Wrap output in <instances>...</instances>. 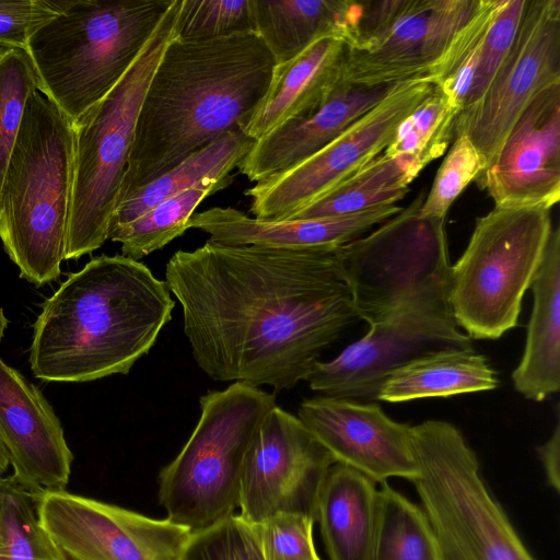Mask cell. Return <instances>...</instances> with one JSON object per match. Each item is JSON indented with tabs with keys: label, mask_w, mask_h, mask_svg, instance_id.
Wrapping results in <instances>:
<instances>
[{
	"label": "cell",
	"mask_w": 560,
	"mask_h": 560,
	"mask_svg": "<svg viewBox=\"0 0 560 560\" xmlns=\"http://www.w3.org/2000/svg\"><path fill=\"white\" fill-rule=\"evenodd\" d=\"M338 248L177 250L165 282L197 365L213 381L277 392L306 381L322 352L360 320Z\"/></svg>",
	"instance_id": "cell-1"
},
{
	"label": "cell",
	"mask_w": 560,
	"mask_h": 560,
	"mask_svg": "<svg viewBox=\"0 0 560 560\" xmlns=\"http://www.w3.org/2000/svg\"><path fill=\"white\" fill-rule=\"evenodd\" d=\"M276 66L255 32L166 46L140 108L117 205L246 121Z\"/></svg>",
	"instance_id": "cell-2"
},
{
	"label": "cell",
	"mask_w": 560,
	"mask_h": 560,
	"mask_svg": "<svg viewBox=\"0 0 560 560\" xmlns=\"http://www.w3.org/2000/svg\"><path fill=\"white\" fill-rule=\"evenodd\" d=\"M174 306L166 282L144 264L124 255L94 257L43 303L31 370L58 383L128 374L154 346Z\"/></svg>",
	"instance_id": "cell-3"
},
{
	"label": "cell",
	"mask_w": 560,
	"mask_h": 560,
	"mask_svg": "<svg viewBox=\"0 0 560 560\" xmlns=\"http://www.w3.org/2000/svg\"><path fill=\"white\" fill-rule=\"evenodd\" d=\"M74 174V133L38 90L23 120L0 187V240L20 277L56 281L65 259Z\"/></svg>",
	"instance_id": "cell-4"
},
{
	"label": "cell",
	"mask_w": 560,
	"mask_h": 560,
	"mask_svg": "<svg viewBox=\"0 0 560 560\" xmlns=\"http://www.w3.org/2000/svg\"><path fill=\"white\" fill-rule=\"evenodd\" d=\"M173 0H65L28 40L38 91L73 125L128 71Z\"/></svg>",
	"instance_id": "cell-5"
},
{
	"label": "cell",
	"mask_w": 560,
	"mask_h": 560,
	"mask_svg": "<svg viewBox=\"0 0 560 560\" xmlns=\"http://www.w3.org/2000/svg\"><path fill=\"white\" fill-rule=\"evenodd\" d=\"M180 1L173 0L122 78L72 125L74 174L65 259H79L108 240L142 101L175 36Z\"/></svg>",
	"instance_id": "cell-6"
},
{
	"label": "cell",
	"mask_w": 560,
	"mask_h": 560,
	"mask_svg": "<svg viewBox=\"0 0 560 560\" xmlns=\"http://www.w3.org/2000/svg\"><path fill=\"white\" fill-rule=\"evenodd\" d=\"M411 481L442 560H536L483 479L475 451L444 420L410 427Z\"/></svg>",
	"instance_id": "cell-7"
},
{
	"label": "cell",
	"mask_w": 560,
	"mask_h": 560,
	"mask_svg": "<svg viewBox=\"0 0 560 560\" xmlns=\"http://www.w3.org/2000/svg\"><path fill=\"white\" fill-rule=\"evenodd\" d=\"M276 405L275 394L242 382L200 397L191 435L159 475L170 521L194 532L234 514L246 454Z\"/></svg>",
	"instance_id": "cell-8"
},
{
	"label": "cell",
	"mask_w": 560,
	"mask_h": 560,
	"mask_svg": "<svg viewBox=\"0 0 560 560\" xmlns=\"http://www.w3.org/2000/svg\"><path fill=\"white\" fill-rule=\"evenodd\" d=\"M544 207H493L476 219L468 244L451 266L448 305L471 339L500 338L518 323L522 300L548 244Z\"/></svg>",
	"instance_id": "cell-9"
},
{
	"label": "cell",
	"mask_w": 560,
	"mask_h": 560,
	"mask_svg": "<svg viewBox=\"0 0 560 560\" xmlns=\"http://www.w3.org/2000/svg\"><path fill=\"white\" fill-rule=\"evenodd\" d=\"M424 198L421 191L376 230L338 248L353 305L369 325L407 307L448 304L445 221L420 215Z\"/></svg>",
	"instance_id": "cell-10"
},
{
	"label": "cell",
	"mask_w": 560,
	"mask_h": 560,
	"mask_svg": "<svg viewBox=\"0 0 560 560\" xmlns=\"http://www.w3.org/2000/svg\"><path fill=\"white\" fill-rule=\"evenodd\" d=\"M433 86L430 75L398 82L322 150L247 189L245 195L252 198L254 218L283 220L371 162L386 149L399 124Z\"/></svg>",
	"instance_id": "cell-11"
},
{
	"label": "cell",
	"mask_w": 560,
	"mask_h": 560,
	"mask_svg": "<svg viewBox=\"0 0 560 560\" xmlns=\"http://www.w3.org/2000/svg\"><path fill=\"white\" fill-rule=\"evenodd\" d=\"M369 331L336 358L318 361L308 385L322 396L375 401L386 377L410 361L442 350H472L447 303L400 310L369 325Z\"/></svg>",
	"instance_id": "cell-12"
},
{
	"label": "cell",
	"mask_w": 560,
	"mask_h": 560,
	"mask_svg": "<svg viewBox=\"0 0 560 560\" xmlns=\"http://www.w3.org/2000/svg\"><path fill=\"white\" fill-rule=\"evenodd\" d=\"M555 82H560V0H526L506 58L481 98L458 113L455 135L468 137L487 167L522 112Z\"/></svg>",
	"instance_id": "cell-13"
},
{
	"label": "cell",
	"mask_w": 560,
	"mask_h": 560,
	"mask_svg": "<svg viewBox=\"0 0 560 560\" xmlns=\"http://www.w3.org/2000/svg\"><path fill=\"white\" fill-rule=\"evenodd\" d=\"M335 460L298 416L277 405L256 432L243 466L241 516L257 525L279 513L315 518L317 498Z\"/></svg>",
	"instance_id": "cell-14"
},
{
	"label": "cell",
	"mask_w": 560,
	"mask_h": 560,
	"mask_svg": "<svg viewBox=\"0 0 560 560\" xmlns=\"http://www.w3.org/2000/svg\"><path fill=\"white\" fill-rule=\"evenodd\" d=\"M37 516L70 560H178L191 530L68 491L34 494Z\"/></svg>",
	"instance_id": "cell-15"
},
{
	"label": "cell",
	"mask_w": 560,
	"mask_h": 560,
	"mask_svg": "<svg viewBox=\"0 0 560 560\" xmlns=\"http://www.w3.org/2000/svg\"><path fill=\"white\" fill-rule=\"evenodd\" d=\"M478 0H413L384 31L346 46L340 81L359 86L431 75Z\"/></svg>",
	"instance_id": "cell-16"
},
{
	"label": "cell",
	"mask_w": 560,
	"mask_h": 560,
	"mask_svg": "<svg viewBox=\"0 0 560 560\" xmlns=\"http://www.w3.org/2000/svg\"><path fill=\"white\" fill-rule=\"evenodd\" d=\"M494 207H544L560 200V82L540 90L476 178Z\"/></svg>",
	"instance_id": "cell-17"
},
{
	"label": "cell",
	"mask_w": 560,
	"mask_h": 560,
	"mask_svg": "<svg viewBox=\"0 0 560 560\" xmlns=\"http://www.w3.org/2000/svg\"><path fill=\"white\" fill-rule=\"evenodd\" d=\"M298 417L335 463L380 485L417 478L411 425L390 419L376 401L319 395L303 400Z\"/></svg>",
	"instance_id": "cell-18"
},
{
	"label": "cell",
	"mask_w": 560,
	"mask_h": 560,
	"mask_svg": "<svg viewBox=\"0 0 560 560\" xmlns=\"http://www.w3.org/2000/svg\"><path fill=\"white\" fill-rule=\"evenodd\" d=\"M0 440L13 479L38 494L63 490L73 455L60 420L37 386L0 358Z\"/></svg>",
	"instance_id": "cell-19"
},
{
	"label": "cell",
	"mask_w": 560,
	"mask_h": 560,
	"mask_svg": "<svg viewBox=\"0 0 560 560\" xmlns=\"http://www.w3.org/2000/svg\"><path fill=\"white\" fill-rule=\"evenodd\" d=\"M397 83L369 88L339 81L313 112L256 140L240 163V171L258 183L304 161L382 101Z\"/></svg>",
	"instance_id": "cell-20"
},
{
	"label": "cell",
	"mask_w": 560,
	"mask_h": 560,
	"mask_svg": "<svg viewBox=\"0 0 560 560\" xmlns=\"http://www.w3.org/2000/svg\"><path fill=\"white\" fill-rule=\"evenodd\" d=\"M401 209L397 203H388L341 217L261 220L234 208L213 207L194 213L188 229L201 230L210 235V241L229 246L337 248L363 236Z\"/></svg>",
	"instance_id": "cell-21"
},
{
	"label": "cell",
	"mask_w": 560,
	"mask_h": 560,
	"mask_svg": "<svg viewBox=\"0 0 560 560\" xmlns=\"http://www.w3.org/2000/svg\"><path fill=\"white\" fill-rule=\"evenodd\" d=\"M343 39L325 36L275 66L268 89L241 130L253 140L317 108L340 81Z\"/></svg>",
	"instance_id": "cell-22"
},
{
	"label": "cell",
	"mask_w": 560,
	"mask_h": 560,
	"mask_svg": "<svg viewBox=\"0 0 560 560\" xmlns=\"http://www.w3.org/2000/svg\"><path fill=\"white\" fill-rule=\"evenodd\" d=\"M533 308L522 359L512 373L514 388L542 401L560 388V231H551L529 287Z\"/></svg>",
	"instance_id": "cell-23"
},
{
	"label": "cell",
	"mask_w": 560,
	"mask_h": 560,
	"mask_svg": "<svg viewBox=\"0 0 560 560\" xmlns=\"http://www.w3.org/2000/svg\"><path fill=\"white\" fill-rule=\"evenodd\" d=\"M377 492L363 474L338 463L330 466L315 513L329 560H372Z\"/></svg>",
	"instance_id": "cell-24"
},
{
	"label": "cell",
	"mask_w": 560,
	"mask_h": 560,
	"mask_svg": "<svg viewBox=\"0 0 560 560\" xmlns=\"http://www.w3.org/2000/svg\"><path fill=\"white\" fill-rule=\"evenodd\" d=\"M254 32L276 65L285 62L317 39L336 36L350 44L361 3L353 0H250Z\"/></svg>",
	"instance_id": "cell-25"
},
{
	"label": "cell",
	"mask_w": 560,
	"mask_h": 560,
	"mask_svg": "<svg viewBox=\"0 0 560 560\" xmlns=\"http://www.w3.org/2000/svg\"><path fill=\"white\" fill-rule=\"evenodd\" d=\"M495 371L472 350H442L417 358L390 373L377 400L401 402L492 390Z\"/></svg>",
	"instance_id": "cell-26"
},
{
	"label": "cell",
	"mask_w": 560,
	"mask_h": 560,
	"mask_svg": "<svg viewBox=\"0 0 560 560\" xmlns=\"http://www.w3.org/2000/svg\"><path fill=\"white\" fill-rule=\"evenodd\" d=\"M254 142L240 127L228 131L119 202L108 231L132 222L162 201L205 180L230 177Z\"/></svg>",
	"instance_id": "cell-27"
},
{
	"label": "cell",
	"mask_w": 560,
	"mask_h": 560,
	"mask_svg": "<svg viewBox=\"0 0 560 560\" xmlns=\"http://www.w3.org/2000/svg\"><path fill=\"white\" fill-rule=\"evenodd\" d=\"M410 184L402 167L382 153L283 220L341 217L397 203Z\"/></svg>",
	"instance_id": "cell-28"
},
{
	"label": "cell",
	"mask_w": 560,
	"mask_h": 560,
	"mask_svg": "<svg viewBox=\"0 0 560 560\" xmlns=\"http://www.w3.org/2000/svg\"><path fill=\"white\" fill-rule=\"evenodd\" d=\"M459 108L438 88L397 127L383 153L394 159L412 180L442 156L455 135Z\"/></svg>",
	"instance_id": "cell-29"
},
{
	"label": "cell",
	"mask_w": 560,
	"mask_h": 560,
	"mask_svg": "<svg viewBox=\"0 0 560 560\" xmlns=\"http://www.w3.org/2000/svg\"><path fill=\"white\" fill-rule=\"evenodd\" d=\"M372 560H442L422 508L388 482L377 492Z\"/></svg>",
	"instance_id": "cell-30"
},
{
	"label": "cell",
	"mask_w": 560,
	"mask_h": 560,
	"mask_svg": "<svg viewBox=\"0 0 560 560\" xmlns=\"http://www.w3.org/2000/svg\"><path fill=\"white\" fill-rule=\"evenodd\" d=\"M232 179L230 176L205 180L168 198L132 222L109 230L108 240L121 244V255L139 260L182 235L200 202L229 186Z\"/></svg>",
	"instance_id": "cell-31"
},
{
	"label": "cell",
	"mask_w": 560,
	"mask_h": 560,
	"mask_svg": "<svg viewBox=\"0 0 560 560\" xmlns=\"http://www.w3.org/2000/svg\"><path fill=\"white\" fill-rule=\"evenodd\" d=\"M2 560H70L40 524L33 493L12 476L0 477Z\"/></svg>",
	"instance_id": "cell-32"
},
{
	"label": "cell",
	"mask_w": 560,
	"mask_h": 560,
	"mask_svg": "<svg viewBox=\"0 0 560 560\" xmlns=\"http://www.w3.org/2000/svg\"><path fill=\"white\" fill-rule=\"evenodd\" d=\"M504 0H478L431 73L433 84L462 110L470 90L486 35Z\"/></svg>",
	"instance_id": "cell-33"
},
{
	"label": "cell",
	"mask_w": 560,
	"mask_h": 560,
	"mask_svg": "<svg viewBox=\"0 0 560 560\" xmlns=\"http://www.w3.org/2000/svg\"><path fill=\"white\" fill-rule=\"evenodd\" d=\"M38 90L25 50L0 46V187L30 95Z\"/></svg>",
	"instance_id": "cell-34"
},
{
	"label": "cell",
	"mask_w": 560,
	"mask_h": 560,
	"mask_svg": "<svg viewBox=\"0 0 560 560\" xmlns=\"http://www.w3.org/2000/svg\"><path fill=\"white\" fill-rule=\"evenodd\" d=\"M178 560H265L255 525L232 514L191 532Z\"/></svg>",
	"instance_id": "cell-35"
},
{
	"label": "cell",
	"mask_w": 560,
	"mask_h": 560,
	"mask_svg": "<svg viewBox=\"0 0 560 560\" xmlns=\"http://www.w3.org/2000/svg\"><path fill=\"white\" fill-rule=\"evenodd\" d=\"M486 163L466 135H455L429 194L419 209L423 218L445 221L463 190L485 170Z\"/></svg>",
	"instance_id": "cell-36"
},
{
	"label": "cell",
	"mask_w": 560,
	"mask_h": 560,
	"mask_svg": "<svg viewBox=\"0 0 560 560\" xmlns=\"http://www.w3.org/2000/svg\"><path fill=\"white\" fill-rule=\"evenodd\" d=\"M254 32L250 0H182L175 37L206 40Z\"/></svg>",
	"instance_id": "cell-37"
},
{
	"label": "cell",
	"mask_w": 560,
	"mask_h": 560,
	"mask_svg": "<svg viewBox=\"0 0 560 560\" xmlns=\"http://www.w3.org/2000/svg\"><path fill=\"white\" fill-rule=\"evenodd\" d=\"M526 0H504L482 44L476 73L464 106L477 103L506 58L518 30Z\"/></svg>",
	"instance_id": "cell-38"
},
{
	"label": "cell",
	"mask_w": 560,
	"mask_h": 560,
	"mask_svg": "<svg viewBox=\"0 0 560 560\" xmlns=\"http://www.w3.org/2000/svg\"><path fill=\"white\" fill-rule=\"evenodd\" d=\"M315 518L279 513L255 525L265 560H322L313 539Z\"/></svg>",
	"instance_id": "cell-39"
},
{
	"label": "cell",
	"mask_w": 560,
	"mask_h": 560,
	"mask_svg": "<svg viewBox=\"0 0 560 560\" xmlns=\"http://www.w3.org/2000/svg\"><path fill=\"white\" fill-rule=\"evenodd\" d=\"M65 0H0V46L26 50L30 38L57 16Z\"/></svg>",
	"instance_id": "cell-40"
},
{
	"label": "cell",
	"mask_w": 560,
	"mask_h": 560,
	"mask_svg": "<svg viewBox=\"0 0 560 560\" xmlns=\"http://www.w3.org/2000/svg\"><path fill=\"white\" fill-rule=\"evenodd\" d=\"M549 487L557 493L560 491V423L557 421L551 436L537 447Z\"/></svg>",
	"instance_id": "cell-41"
},
{
	"label": "cell",
	"mask_w": 560,
	"mask_h": 560,
	"mask_svg": "<svg viewBox=\"0 0 560 560\" xmlns=\"http://www.w3.org/2000/svg\"><path fill=\"white\" fill-rule=\"evenodd\" d=\"M9 466H10V464H9L8 454H7V451L0 440V477H2V475L7 471Z\"/></svg>",
	"instance_id": "cell-42"
},
{
	"label": "cell",
	"mask_w": 560,
	"mask_h": 560,
	"mask_svg": "<svg viewBox=\"0 0 560 560\" xmlns=\"http://www.w3.org/2000/svg\"><path fill=\"white\" fill-rule=\"evenodd\" d=\"M9 325V322L3 313V310L0 307V340L4 336V331Z\"/></svg>",
	"instance_id": "cell-43"
},
{
	"label": "cell",
	"mask_w": 560,
	"mask_h": 560,
	"mask_svg": "<svg viewBox=\"0 0 560 560\" xmlns=\"http://www.w3.org/2000/svg\"><path fill=\"white\" fill-rule=\"evenodd\" d=\"M0 560H2L1 556H0Z\"/></svg>",
	"instance_id": "cell-44"
}]
</instances>
